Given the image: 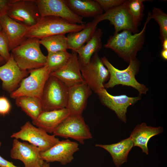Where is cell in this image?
<instances>
[{
	"label": "cell",
	"mask_w": 167,
	"mask_h": 167,
	"mask_svg": "<svg viewBox=\"0 0 167 167\" xmlns=\"http://www.w3.org/2000/svg\"><path fill=\"white\" fill-rule=\"evenodd\" d=\"M150 15V12L140 32L133 34L130 31L123 30L120 33H113L109 37L104 47L112 50L124 61L129 63L136 58L137 53L143 48L147 25L151 19Z\"/></svg>",
	"instance_id": "cell-1"
},
{
	"label": "cell",
	"mask_w": 167,
	"mask_h": 167,
	"mask_svg": "<svg viewBox=\"0 0 167 167\" xmlns=\"http://www.w3.org/2000/svg\"><path fill=\"white\" fill-rule=\"evenodd\" d=\"M85 24H74L54 16L41 17L35 25L28 27L26 37L41 40L51 36L75 32L83 29Z\"/></svg>",
	"instance_id": "cell-2"
},
{
	"label": "cell",
	"mask_w": 167,
	"mask_h": 167,
	"mask_svg": "<svg viewBox=\"0 0 167 167\" xmlns=\"http://www.w3.org/2000/svg\"><path fill=\"white\" fill-rule=\"evenodd\" d=\"M101 59L109 73L108 81L104 84L105 89L112 88L120 84L134 88L138 91L139 95L146 94L148 88L138 82L135 78L139 72L140 66V62L136 58L131 61L127 67L123 70L115 67L105 57Z\"/></svg>",
	"instance_id": "cell-3"
},
{
	"label": "cell",
	"mask_w": 167,
	"mask_h": 167,
	"mask_svg": "<svg viewBox=\"0 0 167 167\" xmlns=\"http://www.w3.org/2000/svg\"><path fill=\"white\" fill-rule=\"evenodd\" d=\"M40 40L27 38L11 50L15 61L22 70L30 71L45 66L46 56L41 50Z\"/></svg>",
	"instance_id": "cell-4"
},
{
	"label": "cell",
	"mask_w": 167,
	"mask_h": 167,
	"mask_svg": "<svg viewBox=\"0 0 167 167\" xmlns=\"http://www.w3.org/2000/svg\"><path fill=\"white\" fill-rule=\"evenodd\" d=\"M68 94V88L50 74L44 87L41 99L43 111L66 108Z\"/></svg>",
	"instance_id": "cell-5"
},
{
	"label": "cell",
	"mask_w": 167,
	"mask_h": 167,
	"mask_svg": "<svg viewBox=\"0 0 167 167\" xmlns=\"http://www.w3.org/2000/svg\"><path fill=\"white\" fill-rule=\"evenodd\" d=\"M29 71L30 75L24 78L19 87L10 93L11 98L30 96L41 99L44 87L51 73L46 66Z\"/></svg>",
	"instance_id": "cell-6"
},
{
	"label": "cell",
	"mask_w": 167,
	"mask_h": 167,
	"mask_svg": "<svg viewBox=\"0 0 167 167\" xmlns=\"http://www.w3.org/2000/svg\"><path fill=\"white\" fill-rule=\"evenodd\" d=\"M79 66L84 79L92 90L97 94L105 88L104 84L109 80V73L98 53L93 55L89 63Z\"/></svg>",
	"instance_id": "cell-7"
},
{
	"label": "cell",
	"mask_w": 167,
	"mask_h": 167,
	"mask_svg": "<svg viewBox=\"0 0 167 167\" xmlns=\"http://www.w3.org/2000/svg\"><path fill=\"white\" fill-rule=\"evenodd\" d=\"M55 136L70 138L84 144L92 135L82 115L70 114L55 129Z\"/></svg>",
	"instance_id": "cell-8"
},
{
	"label": "cell",
	"mask_w": 167,
	"mask_h": 167,
	"mask_svg": "<svg viewBox=\"0 0 167 167\" xmlns=\"http://www.w3.org/2000/svg\"><path fill=\"white\" fill-rule=\"evenodd\" d=\"M11 137L28 141L39 148L41 152L47 150L60 141L54 135H49L44 130L36 127L29 121L26 122L21 127L20 130L13 133Z\"/></svg>",
	"instance_id": "cell-9"
},
{
	"label": "cell",
	"mask_w": 167,
	"mask_h": 167,
	"mask_svg": "<svg viewBox=\"0 0 167 167\" xmlns=\"http://www.w3.org/2000/svg\"><path fill=\"white\" fill-rule=\"evenodd\" d=\"M6 14L27 27L35 25L41 17L35 0H11Z\"/></svg>",
	"instance_id": "cell-10"
},
{
	"label": "cell",
	"mask_w": 167,
	"mask_h": 167,
	"mask_svg": "<svg viewBox=\"0 0 167 167\" xmlns=\"http://www.w3.org/2000/svg\"><path fill=\"white\" fill-rule=\"evenodd\" d=\"M129 0H125L122 5L105 11L102 15L94 18L92 21L98 24L104 20H108L114 28V33L127 30L132 33L138 32V29L133 25L128 9Z\"/></svg>",
	"instance_id": "cell-11"
},
{
	"label": "cell",
	"mask_w": 167,
	"mask_h": 167,
	"mask_svg": "<svg viewBox=\"0 0 167 167\" xmlns=\"http://www.w3.org/2000/svg\"><path fill=\"white\" fill-rule=\"evenodd\" d=\"M41 17L52 16L59 17L70 22L83 24V18L74 13L66 0H35Z\"/></svg>",
	"instance_id": "cell-12"
},
{
	"label": "cell",
	"mask_w": 167,
	"mask_h": 167,
	"mask_svg": "<svg viewBox=\"0 0 167 167\" xmlns=\"http://www.w3.org/2000/svg\"><path fill=\"white\" fill-rule=\"evenodd\" d=\"M41 152L36 146L14 139L10 156L13 159L22 161L24 167H42L44 161L41 157Z\"/></svg>",
	"instance_id": "cell-13"
},
{
	"label": "cell",
	"mask_w": 167,
	"mask_h": 167,
	"mask_svg": "<svg viewBox=\"0 0 167 167\" xmlns=\"http://www.w3.org/2000/svg\"><path fill=\"white\" fill-rule=\"evenodd\" d=\"M98 96L101 103L114 111L118 118L122 122L126 123V113L127 108L141 99V96L129 97L126 95L117 96L110 94L104 88L98 92Z\"/></svg>",
	"instance_id": "cell-14"
},
{
	"label": "cell",
	"mask_w": 167,
	"mask_h": 167,
	"mask_svg": "<svg viewBox=\"0 0 167 167\" xmlns=\"http://www.w3.org/2000/svg\"><path fill=\"white\" fill-rule=\"evenodd\" d=\"M79 149L77 143L66 139L60 141L47 150L41 152V156L46 162L57 161L65 165L72 161L74 154Z\"/></svg>",
	"instance_id": "cell-15"
},
{
	"label": "cell",
	"mask_w": 167,
	"mask_h": 167,
	"mask_svg": "<svg viewBox=\"0 0 167 167\" xmlns=\"http://www.w3.org/2000/svg\"><path fill=\"white\" fill-rule=\"evenodd\" d=\"M28 73L29 71L23 70L19 67L11 53L9 60L0 66V79L2 82V89L11 93Z\"/></svg>",
	"instance_id": "cell-16"
},
{
	"label": "cell",
	"mask_w": 167,
	"mask_h": 167,
	"mask_svg": "<svg viewBox=\"0 0 167 167\" xmlns=\"http://www.w3.org/2000/svg\"><path fill=\"white\" fill-rule=\"evenodd\" d=\"M50 75L58 78L68 88L85 83L81 73L77 54L73 51L66 64Z\"/></svg>",
	"instance_id": "cell-17"
},
{
	"label": "cell",
	"mask_w": 167,
	"mask_h": 167,
	"mask_svg": "<svg viewBox=\"0 0 167 167\" xmlns=\"http://www.w3.org/2000/svg\"><path fill=\"white\" fill-rule=\"evenodd\" d=\"M92 92V90L85 83L68 88L66 108L70 114L82 115Z\"/></svg>",
	"instance_id": "cell-18"
},
{
	"label": "cell",
	"mask_w": 167,
	"mask_h": 167,
	"mask_svg": "<svg viewBox=\"0 0 167 167\" xmlns=\"http://www.w3.org/2000/svg\"><path fill=\"white\" fill-rule=\"evenodd\" d=\"M0 24L8 39L10 51L27 38L28 27L13 20L6 14L0 17Z\"/></svg>",
	"instance_id": "cell-19"
},
{
	"label": "cell",
	"mask_w": 167,
	"mask_h": 167,
	"mask_svg": "<svg viewBox=\"0 0 167 167\" xmlns=\"http://www.w3.org/2000/svg\"><path fill=\"white\" fill-rule=\"evenodd\" d=\"M70 114L66 108L49 111H43L32 123L47 133H53L55 129Z\"/></svg>",
	"instance_id": "cell-20"
},
{
	"label": "cell",
	"mask_w": 167,
	"mask_h": 167,
	"mask_svg": "<svg viewBox=\"0 0 167 167\" xmlns=\"http://www.w3.org/2000/svg\"><path fill=\"white\" fill-rule=\"evenodd\" d=\"M163 131L161 127H155L148 126L145 123L138 125L131 132L130 137L133 146H138L142 150V152L148 154L147 146L148 142L151 138Z\"/></svg>",
	"instance_id": "cell-21"
},
{
	"label": "cell",
	"mask_w": 167,
	"mask_h": 167,
	"mask_svg": "<svg viewBox=\"0 0 167 167\" xmlns=\"http://www.w3.org/2000/svg\"><path fill=\"white\" fill-rule=\"evenodd\" d=\"M66 1L74 13L82 18H95L103 13V10L95 0H66Z\"/></svg>",
	"instance_id": "cell-22"
},
{
	"label": "cell",
	"mask_w": 167,
	"mask_h": 167,
	"mask_svg": "<svg viewBox=\"0 0 167 167\" xmlns=\"http://www.w3.org/2000/svg\"><path fill=\"white\" fill-rule=\"evenodd\" d=\"M95 146L102 148L108 151L111 155L116 167H119L127 161L128 154L134 147L130 137L117 143L109 145L96 144Z\"/></svg>",
	"instance_id": "cell-23"
},
{
	"label": "cell",
	"mask_w": 167,
	"mask_h": 167,
	"mask_svg": "<svg viewBox=\"0 0 167 167\" xmlns=\"http://www.w3.org/2000/svg\"><path fill=\"white\" fill-rule=\"evenodd\" d=\"M103 32L99 28L96 31L90 40L75 52L78 56L79 64L85 65L89 62L93 55L101 49V37Z\"/></svg>",
	"instance_id": "cell-24"
},
{
	"label": "cell",
	"mask_w": 167,
	"mask_h": 167,
	"mask_svg": "<svg viewBox=\"0 0 167 167\" xmlns=\"http://www.w3.org/2000/svg\"><path fill=\"white\" fill-rule=\"evenodd\" d=\"M98 24L93 22L85 24L84 28L80 31L69 33L66 36L69 49L75 51L87 43L96 30Z\"/></svg>",
	"instance_id": "cell-25"
},
{
	"label": "cell",
	"mask_w": 167,
	"mask_h": 167,
	"mask_svg": "<svg viewBox=\"0 0 167 167\" xmlns=\"http://www.w3.org/2000/svg\"><path fill=\"white\" fill-rule=\"evenodd\" d=\"M15 104L32 120L36 119L44 111L41 100L30 96H21L15 99Z\"/></svg>",
	"instance_id": "cell-26"
},
{
	"label": "cell",
	"mask_w": 167,
	"mask_h": 167,
	"mask_svg": "<svg viewBox=\"0 0 167 167\" xmlns=\"http://www.w3.org/2000/svg\"><path fill=\"white\" fill-rule=\"evenodd\" d=\"M39 42L46 48L48 53L66 51L69 49L67 37L65 34L46 37L40 40Z\"/></svg>",
	"instance_id": "cell-27"
},
{
	"label": "cell",
	"mask_w": 167,
	"mask_h": 167,
	"mask_svg": "<svg viewBox=\"0 0 167 167\" xmlns=\"http://www.w3.org/2000/svg\"><path fill=\"white\" fill-rule=\"evenodd\" d=\"M71 55L66 51L48 53L46 56V66L51 73L58 70L67 62ZM50 73V74H51Z\"/></svg>",
	"instance_id": "cell-28"
},
{
	"label": "cell",
	"mask_w": 167,
	"mask_h": 167,
	"mask_svg": "<svg viewBox=\"0 0 167 167\" xmlns=\"http://www.w3.org/2000/svg\"><path fill=\"white\" fill-rule=\"evenodd\" d=\"M144 0H129L128 9L131 16L133 24L138 29L144 14Z\"/></svg>",
	"instance_id": "cell-29"
},
{
	"label": "cell",
	"mask_w": 167,
	"mask_h": 167,
	"mask_svg": "<svg viewBox=\"0 0 167 167\" xmlns=\"http://www.w3.org/2000/svg\"><path fill=\"white\" fill-rule=\"evenodd\" d=\"M150 18L154 19L159 26L160 39L162 42L167 39V15L161 9L154 7L150 13Z\"/></svg>",
	"instance_id": "cell-30"
},
{
	"label": "cell",
	"mask_w": 167,
	"mask_h": 167,
	"mask_svg": "<svg viewBox=\"0 0 167 167\" xmlns=\"http://www.w3.org/2000/svg\"><path fill=\"white\" fill-rule=\"evenodd\" d=\"M9 42L7 36L2 30L0 32V56L6 62L11 57Z\"/></svg>",
	"instance_id": "cell-31"
},
{
	"label": "cell",
	"mask_w": 167,
	"mask_h": 167,
	"mask_svg": "<svg viewBox=\"0 0 167 167\" xmlns=\"http://www.w3.org/2000/svg\"><path fill=\"white\" fill-rule=\"evenodd\" d=\"M104 11L118 6L122 4L125 0H95Z\"/></svg>",
	"instance_id": "cell-32"
},
{
	"label": "cell",
	"mask_w": 167,
	"mask_h": 167,
	"mask_svg": "<svg viewBox=\"0 0 167 167\" xmlns=\"http://www.w3.org/2000/svg\"><path fill=\"white\" fill-rule=\"evenodd\" d=\"M11 106L8 99L4 96H0V115L5 116L8 114Z\"/></svg>",
	"instance_id": "cell-33"
},
{
	"label": "cell",
	"mask_w": 167,
	"mask_h": 167,
	"mask_svg": "<svg viewBox=\"0 0 167 167\" xmlns=\"http://www.w3.org/2000/svg\"><path fill=\"white\" fill-rule=\"evenodd\" d=\"M11 0H0V17L7 14Z\"/></svg>",
	"instance_id": "cell-34"
},
{
	"label": "cell",
	"mask_w": 167,
	"mask_h": 167,
	"mask_svg": "<svg viewBox=\"0 0 167 167\" xmlns=\"http://www.w3.org/2000/svg\"><path fill=\"white\" fill-rule=\"evenodd\" d=\"M0 167H19L3 158L0 155Z\"/></svg>",
	"instance_id": "cell-35"
},
{
	"label": "cell",
	"mask_w": 167,
	"mask_h": 167,
	"mask_svg": "<svg viewBox=\"0 0 167 167\" xmlns=\"http://www.w3.org/2000/svg\"><path fill=\"white\" fill-rule=\"evenodd\" d=\"M161 57L165 60H167V49H163L161 53Z\"/></svg>",
	"instance_id": "cell-36"
},
{
	"label": "cell",
	"mask_w": 167,
	"mask_h": 167,
	"mask_svg": "<svg viewBox=\"0 0 167 167\" xmlns=\"http://www.w3.org/2000/svg\"><path fill=\"white\" fill-rule=\"evenodd\" d=\"M161 43L163 49H167V39L164 40Z\"/></svg>",
	"instance_id": "cell-37"
},
{
	"label": "cell",
	"mask_w": 167,
	"mask_h": 167,
	"mask_svg": "<svg viewBox=\"0 0 167 167\" xmlns=\"http://www.w3.org/2000/svg\"><path fill=\"white\" fill-rule=\"evenodd\" d=\"M6 62V61L0 56V66L5 64Z\"/></svg>",
	"instance_id": "cell-38"
},
{
	"label": "cell",
	"mask_w": 167,
	"mask_h": 167,
	"mask_svg": "<svg viewBox=\"0 0 167 167\" xmlns=\"http://www.w3.org/2000/svg\"><path fill=\"white\" fill-rule=\"evenodd\" d=\"M42 167H50V164L49 163L44 161Z\"/></svg>",
	"instance_id": "cell-39"
},
{
	"label": "cell",
	"mask_w": 167,
	"mask_h": 167,
	"mask_svg": "<svg viewBox=\"0 0 167 167\" xmlns=\"http://www.w3.org/2000/svg\"><path fill=\"white\" fill-rule=\"evenodd\" d=\"M2 30V28L1 25L0 24V32Z\"/></svg>",
	"instance_id": "cell-40"
},
{
	"label": "cell",
	"mask_w": 167,
	"mask_h": 167,
	"mask_svg": "<svg viewBox=\"0 0 167 167\" xmlns=\"http://www.w3.org/2000/svg\"><path fill=\"white\" fill-rule=\"evenodd\" d=\"M1 141H0V147L1 146Z\"/></svg>",
	"instance_id": "cell-41"
}]
</instances>
